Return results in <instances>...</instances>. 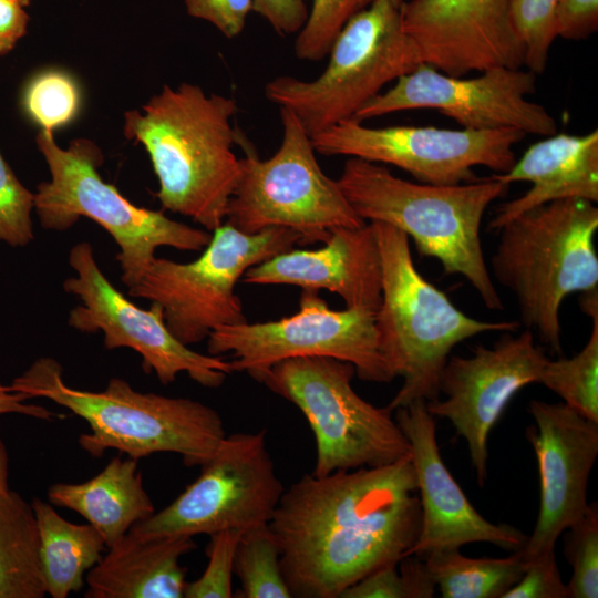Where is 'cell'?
Returning <instances> with one entry per match:
<instances>
[{"instance_id":"cell-1","label":"cell","mask_w":598,"mask_h":598,"mask_svg":"<svg viewBox=\"0 0 598 598\" xmlns=\"http://www.w3.org/2000/svg\"><path fill=\"white\" fill-rule=\"evenodd\" d=\"M268 527L292 597L340 598L374 570L398 565L415 544L421 504L411 456L306 474L283 491Z\"/></svg>"},{"instance_id":"cell-2","label":"cell","mask_w":598,"mask_h":598,"mask_svg":"<svg viewBox=\"0 0 598 598\" xmlns=\"http://www.w3.org/2000/svg\"><path fill=\"white\" fill-rule=\"evenodd\" d=\"M234 99L192 83L164 85L142 111L124 114V135L146 150L163 209L213 231L226 219L240 174Z\"/></svg>"},{"instance_id":"cell-3","label":"cell","mask_w":598,"mask_h":598,"mask_svg":"<svg viewBox=\"0 0 598 598\" xmlns=\"http://www.w3.org/2000/svg\"><path fill=\"white\" fill-rule=\"evenodd\" d=\"M337 182L361 219L400 229L421 256L439 260L448 275L463 276L487 309L503 310L484 257L481 225L508 184L494 176L453 185L415 183L354 157L346 161Z\"/></svg>"},{"instance_id":"cell-4","label":"cell","mask_w":598,"mask_h":598,"mask_svg":"<svg viewBox=\"0 0 598 598\" xmlns=\"http://www.w3.org/2000/svg\"><path fill=\"white\" fill-rule=\"evenodd\" d=\"M62 374L59 361L42 357L10 385L83 419L91 432L79 443L93 456L107 448L135 460L176 453L186 466H202L227 435L219 413L199 401L140 392L122 378L110 379L102 391L80 390L68 385Z\"/></svg>"},{"instance_id":"cell-5","label":"cell","mask_w":598,"mask_h":598,"mask_svg":"<svg viewBox=\"0 0 598 598\" xmlns=\"http://www.w3.org/2000/svg\"><path fill=\"white\" fill-rule=\"evenodd\" d=\"M597 230V206L577 198L532 208L497 230L491 276L515 296L525 329L558 354L563 301L598 289Z\"/></svg>"},{"instance_id":"cell-6","label":"cell","mask_w":598,"mask_h":598,"mask_svg":"<svg viewBox=\"0 0 598 598\" xmlns=\"http://www.w3.org/2000/svg\"><path fill=\"white\" fill-rule=\"evenodd\" d=\"M373 225L382 267L381 302L375 311L380 351L402 385L388 406L440 398L441 371L458 343L484 332L517 331V321H483L460 310L416 269L409 237L384 223Z\"/></svg>"},{"instance_id":"cell-7","label":"cell","mask_w":598,"mask_h":598,"mask_svg":"<svg viewBox=\"0 0 598 598\" xmlns=\"http://www.w3.org/2000/svg\"><path fill=\"white\" fill-rule=\"evenodd\" d=\"M37 145L51 174L34 193V210L42 228L64 231L81 217L97 223L118 246L116 260L127 288L141 279L157 248L200 251L209 243L208 230L173 220L162 210L138 207L104 182L97 171L103 154L91 140L75 138L62 148L53 132L40 130Z\"/></svg>"},{"instance_id":"cell-8","label":"cell","mask_w":598,"mask_h":598,"mask_svg":"<svg viewBox=\"0 0 598 598\" xmlns=\"http://www.w3.org/2000/svg\"><path fill=\"white\" fill-rule=\"evenodd\" d=\"M328 54L324 71L315 80L280 75L264 90L271 103L290 110L310 136L353 118L385 84L422 64L401 27L400 8L390 0H373L353 13Z\"/></svg>"},{"instance_id":"cell-9","label":"cell","mask_w":598,"mask_h":598,"mask_svg":"<svg viewBox=\"0 0 598 598\" xmlns=\"http://www.w3.org/2000/svg\"><path fill=\"white\" fill-rule=\"evenodd\" d=\"M354 367L330 357H301L276 363L256 381L296 405L316 442L315 476L375 467L411 456L393 411L375 406L352 386Z\"/></svg>"},{"instance_id":"cell-10","label":"cell","mask_w":598,"mask_h":598,"mask_svg":"<svg viewBox=\"0 0 598 598\" xmlns=\"http://www.w3.org/2000/svg\"><path fill=\"white\" fill-rule=\"evenodd\" d=\"M212 233L195 260L155 257L127 288L130 297L159 305L168 330L188 347L207 340L219 327L248 321L235 291L245 272L300 244V236L287 228L246 234L223 223Z\"/></svg>"},{"instance_id":"cell-11","label":"cell","mask_w":598,"mask_h":598,"mask_svg":"<svg viewBox=\"0 0 598 598\" xmlns=\"http://www.w3.org/2000/svg\"><path fill=\"white\" fill-rule=\"evenodd\" d=\"M279 109L281 143L266 159L247 148L226 223L246 234L287 228L300 236V244L323 243L333 229L365 224L337 179L321 169L311 136L298 117Z\"/></svg>"},{"instance_id":"cell-12","label":"cell","mask_w":598,"mask_h":598,"mask_svg":"<svg viewBox=\"0 0 598 598\" xmlns=\"http://www.w3.org/2000/svg\"><path fill=\"white\" fill-rule=\"evenodd\" d=\"M207 353L230 357L233 372L257 380L278 362L330 357L351 363L359 379L385 383L394 378L380 351L375 311L333 310L315 291H302L299 310L279 320L223 326L207 338Z\"/></svg>"},{"instance_id":"cell-13","label":"cell","mask_w":598,"mask_h":598,"mask_svg":"<svg viewBox=\"0 0 598 598\" xmlns=\"http://www.w3.org/2000/svg\"><path fill=\"white\" fill-rule=\"evenodd\" d=\"M198 477L166 507L136 523L140 537L248 532L268 525L285 487L266 430L227 434Z\"/></svg>"},{"instance_id":"cell-14","label":"cell","mask_w":598,"mask_h":598,"mask_svg":"<svg viewBox=\"0 0 598 598\" xmlns=\"http://www.w3.org/2000/svg\"><path fill=\"white\" fill-rule=\"evenodd\" d=\"M525 135L515 128L370 127L348 118L312 135L311 142L324 156L392 165L421 183L453 185L477 179V166L507 172L516 161L513 147Z\"/></svg>"},{"instance_id":"cell-15","label":"cell","mask_w":598,"mask_h":598,"mask_svg":"<svg viewBox=\"0 0 598 598\" xmlns=\"http://www.w3.org/2000/svg\"><path fill=\"white\" fill-rule=\"evenodd\" d=\"M69 265L76 276L65 279L63 289L82 302L70 311V327L86 333L102 331L109 350H134L142 357L144 371L154 372L162 384L187 373L198 384L217 389L233 373L229 360L196 352L177 340L159 305L151 302L150 309H143L118 291L100 269L90 243L71 248Z\"/></svg>"},{"instance_id":"cell-16","label":"cell","mask_w":598,"mask_h":598,"mask_svg":"<svg viewBox=\"0 0 598 598\" xmlns=\"http://www.w3.org/2000/svg\"><path fill=\"white\" fill-rule=\"evenodd\" d=\"M480 73L465 79L422 63L365 103L353 118L433 109L467 130L515 128L539 136L557 133L556 118L528 99L536 90L533 71L494 68Z\"/></svg>"},{"instance_id":"cell-17","label":"cell","mask_w":598,"mask_h":598,"mask_svg":"<svg viewBox=\"0 0 598 598\" xmlns=\"http://www.w3.org/2000/svg\"><path fill=\"white\" fill-rule=\"evenodd\" d=\"M503 332L487 348L472 355H450L439 380L444 400L426 402L434 417L448 420L467 444L480 486L487 478L488 436L513 396L538 383L547 357L535 343L532 330Z\"/></svg>"},{"instance_id":"cell-18","label":"cell","mask_w":598,"mask_h":598,"mask_svg":"<svg viewBox=\"0 0 598 598\" xmlns=\"http://www.w3.org/2000/svg\"><path fill=\"white\" fill-rule=\"evenodd\" d=\"M535 425L526 436L538 464L539 512L517 550L524 560L554 550L558 537L588 509L587 487L598 455V423L565 403L529 402Z\"/></svg>"},{"instance_id":"cell-19","label":"cell","mask_w":598,"mask_h":598,"mask_svg":"<svg viewBox=\"0 0 598 598\" xmlns=\"http://www.w3.org/2000/svg\"><path fill=\"white\" fill-rule=\"evenodd\" d=\"M400 21L422 63L443 73L464 76L494 68H524L511 0L403 1Z\"/></svg>"},{"instance_id":"cell-20","label":"cell","mask_w":598,"mask_h":598,"mask_svg":"<svg viewBox=\"0 0 598 598\" xmlns=\"http://www.w3.org/2000/svg\"><path fill=\"white\" fill-rule=\"evenodd\" d=\"M394 419L411 446L421 504L420 533L405 557H423L470 543H491L506 550H519L527 536L511 525L485 519L444 464L435 420L426 409V401L417 400L398 408Z\"/></svg>"},{"instance_id":"cell-21","label":"cell","mask_w":598,"mask_h":598,"mask_svg":"<svg viewBox=\"0 0 598 598\" xmlns=\"http://www.w3.org/2000/svg\"><path fill=\"white\" fill-rule=\"evenodd\" d=\"M317 249H290L249 268L248 285H288L302 291L327 290L347 308L377 311L382 293V267L372 223L333 229Z\"/></svg>"},{"instance_id":"cell-22","label":"cell","mask_w":598,"mask_h":598,"mask_svg":"<svg viewBox=\"0 0 598 598\" xmlns=\"http://www.w3.org/2000/svg\"><path fill=\"white\" fill-rule=\"evenodd\" d=\"M530 145L505 173L493 175L511 185L529 182L532 187L503 203L489 221L498 230L506 223L537 206L568 198L598 202V130L582 135L555 133Z\"/></svg>"},{"instance_id":"cell-23","label":"cell","mask_w":598,"mask_h":598,"mask_svg":"<svg viewBox=\"0 0 598 598\" xmlns=\"http://www.w3.org/2000/svg\"><path fill=\"white\" fill-rule=\"evenodd\" d=\"M190 536L140 537L130 530L85 576V598H183L186 569L179 558L194 550Z\"/></svg>"},{"instance_id":"cell-24","label":"cell","mask_w":598,"mask_h":598,"mask_svg":"<svg viewBox=\"0 0 598 598\" xmlns=\"http://www.w3.org/2000/svg\"><path fill=\"white\" fill-rule=\"evenodd\" d=\"M52 505L70 508L86 519L106 547L155 513L143 486L138 460L113 457L95 476L83 483H56L49 487Z\"/></svg>"},{"instance_id":"cell-25","label":"cell","mask_w":598,"mask_h":598,"mask_svg":"<svg viewBox=\"0 0 598 598\" xmlns=\"http://www.w3.org/2000/svg\"><path fill=\"white\" fill-rule=\"evenodd\" d=\"M31 505L39 529L47 594L52 598H66L81 590L86 574L105 553L106 544L91 524L64 519L50 502L34 498Z\"/></svg>"},{"instance_id":"cell-26","label":"cell","mask_w":598,"mask_h":598,"mask_svg":"<svg viewBox=\"0 0 598 598\" xmlns=\"http://www.w3.org/2000/svg\"><path fill=\"white\" fill-rule=\"evenodd\" d=\"M45 595L33 507L13 491L0 493V598Z\"/></svg>"},{"instance_id":"cell-27","label":"cell","mask_w":598,"mask_h":598,"mask_svg":"<svg viewBox=\"0 0 598 598\" xmlns=\"http://www.w3.org/2000/svg\"><path fill=\"white\" fill-rule=\"evenodd\" d=\"M443 598H503L523 576L526 561L518 551L504 558H472L460 548L423 556Z\"/></svg>"},{"instance_id":"cell-28","label":"cell","mask_w":598,"mask_h":598,"mask_svg":"<svg viewBox=\"0 0 598 598\" xmlns=\"http://www.w3.org/2000/svg\"><path fill=\"white\" fill-rule=\"evenodd\" d=\"M587 316L592 326L585 347L569 359H547L538 383L581 416L598 423V309Z\"/></svg>"},{"instance_id":"cell-29","label":"cell","mask_w":598,"mask_h":598,"mask_svg":"<svg viewBox=\"0 0 598 598\" xmlns=\"http://www.w3.org/2000/svg\"><path fill=\"white\" fill-rule=\"evenodd\" d=\"M234 573L238 598H292L280 565V550L268 525L243 533Z\"/></svg>"},{"instance_id":"cell-30","label":"cell","mask_w":598,"mask_h":598,"mask_svg":"<svg viewBox=\"0 0 598 598\" xmlns=\"http://www.w3.org/2000/svg\"><path fill=\"white\" fill-rule=\"evenodd\" d=\"M22 105L41 130L53 132L76 117L81 105L80 87L65 71L44 70L27 84Z\"/></svg>"},{"instance_id":"cell-31","label":"cell","mask_w":598,"mask_h":598,"mask_svg":"<svg viewBox=\"0 0 598 598\" xmlns=\"http://www.w3.org/2000/svg\"><path fill=\"white\" fill-rule=\"evenodd\" d=\"M435 587L423 557L411 555L363 577L340 598H431Z\"/></svg>"},{"instance_id":"cell-32","label":"cell","mask_w":598,"mask_h":598,"mask_svg":"<svg viewBox=\"0 0 598 598\" xmlns=\"http://www.w3.org/2000/svg\"><path fill=\"white\" fill-rule=\"evenodd\" d=\"M565 534L564 554L573 568L567 584L569 598L598 597V505L586 513Z\"/></svg>"},{"instance_id":"cell-33","label":"cell","mask_w":598,"mask_h":598,"mask_svg":"<svg viewBox=\"0 0 598 598\" xmlns=\"http://www.w3.org/2000/svg\"><path fill=\"white\" fill-rule=\"evenodd\" d=\"M557 0H511V17L524 47V68L542 73L550 48L557 38L555 12Z\"/></svg>"},{"instance_id":"cell-34","label":"cell","mask_w":598,"mask_h":598,"mask_svg":"<svg viewBox=\"0 0 598 598\" xmlns=\"http://www.w3.org/2000/svg\"><path fill=\"white\" fill-rule=\"evenodd\" d=\"M34 193L16 176L0 152V241L24 247L34 238Z\"/></svg>"},{"instance_id":"cell-35","label":"cell","mask_w":598,"mask_h":598,"mask_svg":"<svg viewBox=\"0 0 598 598\" xmlns=\"http://www.w3.org/2000/svg\"><path fill=\"white\" fill-rule=\"evenodd\" d=\"M243 532L226 529L209 535L207 566L199 578L187 582L185 598H231L236 550Z\"/></svg>"},{"instance_id":"cell-36","label":"cell","mask_w":598,"mask_h":598,"mask_svg":"<svg viewBox=\"0 0 598 598\" xmlns=\"http://www.w3.org/2000/svg\"><path fill=\"white\" fill-rule=\"evenodd\" d=\"M351 16L350 0H312L307 21L295 42L297 58L322 60Z\"/></svg>"},{"instance_id":"cell-37","label":"cell","mask_w":598,"mask_h":598,"mask_svg":"<svg viewBox=\"0 0 598 598\" xmlns=\"http://www.w3.org/2000/svg\"><path fill=\"white\" fill-rule=\"evenodd\" d=\"M526 561L520 579L503 598H569L555 556V549Z\"/></svg>"},{"instance_id":"cell-38","label":"cell","mask_w":598,"mask_h":598,"mask_svg":"<svg viewBox=\"0 0 598 598\" xmlns=\"http://www.w3.org/2000/svg\"><path fill=\"white\" fill-rule=\"evenodd\" d=\"M190 17L214 24L227 39L236 38L252 11V0H185Z\"/></svg>"},{"instance_id":"cell-39","label":"cell","mask_w":598,"mask_h":598,"mask_svg":"<svg viewBox=\"0 0 598 598\" xmlns=\"http://www.w3.org/2000/svg\"><path fill=\"white\" fill-rule=\"evenodd\" d=\"M555 29L557 38L587 39L598 29V0H557Z\"/></svg>"},{"instance_id":"cell-40","label":"cell","mask_w":598,"mask_h":598,"mask_svg":"<svg viewBox=\"0 0 598 598\" xmlns=\"http://www.w3.org/2000/svg\"><path fill=\"white\" fill-rule=\"evenodd\" d=\"M252 11L280 35L299 32L309 13L305 0H252Z\"/></svg>"},{"instance_id":"cell-41","label":"cell","mask_w":598,"mask_h":598,"mask_svg":"<svg viewBox=\"0 0 598 598\" xmlns=\"http://www.w3.org/2000/svg\"><path fill=\"white\" fill-rule=\"evenodd\" d=\"M28 22L24 7L10 0H0V56L14 49L25 34Z\"/></svg>"},{"instance_id":"cell-42","label":"cell","mask_w":598,"mask_h":598,"mask_svg":"<svg viewBox=\"0 0 598 598\" xmlns=\"http://www.w3.org/2000/svg\"><path fill=\"white\" fill-rule=\"evenodd\" d=\"M28 399L25 394L14 391L11 385L0 384V415L18 413L41 420H51L55 416L53 412L41 405L27 403Z\"/></svg>"},{"instance_id":"cell-43","label":"cell","mask_w":598,"mask_h":598,"mask_svg":"<svg viewBox=\"0 0 598 598\" xmlns=\"http://www.w3.org/2000/svg\"><path fill=\"white\" fill-rule=\"evenodd\" d=\"M9 456L6 444L0 439V493L8 492L9 488Z\"/></svg>"},{"instance_id":"cell-44","label":"cell","mask_w":598,"mask_h":598,"mask_svg":"<svg viewBox=\"0 0 598 598\" xmlns=\"http://www.w3.org/2000/svg\"><path fill=\"white\" fill-rule=\"evenodd\" d=\"M373 0H350V8L352 14L368 7ZM396 7H401L403 0H390Z\"/></svg>"},{"instance_id":"cell-45","label":"cell","mask_w":598,"mask_h":598,"mask_svg":"<svg viewBox=\"0 0 598 598\" xmlns=\"http://www.w3.org/2000/svg\"><path fill=\"white\" fill-rule=\"evenodd\" d=\"M10 1L17 2L18 4H20L22 7H27V6H29L31 0H10Z\"/></svg>"}]
</instances>
